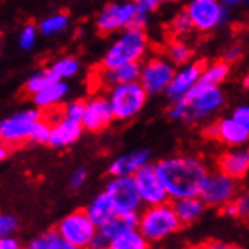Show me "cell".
<instances>
[{
  "label": "cell",
  "instance_id": "obj_12",
  "mask_svg": "<svg viewBox=\"0 0 249 249\" xmlns=\"http://www.w3.org/2000/svg\"><path fill=\"white\" fill-rule=\"evenodd\" d=\"M199 196L206 206L222 209L237 196V180L222 171L209 174Z\"/></svg>",
  "mask_w": 249,
  "mask_h": 249
},
{
  "label": "cell",
  "instance_id": "obj_2",
  "mask_svg": "<svg viewBox=\"0 0 249 249\" xmlns=\"http://www.w3.org/2000/svg\"><path fill=\"white\" fill-rule=\"evenodd\" d=\"M224 103L225 95L221 88H201L196 85L186 97L174 101L168 113L171 120L194 124L217 112Z\"/></svg>",
  "mask_w": 249,
  "mask_h": 249
},
{
  "label": "cell",
  "instance_id": "obj_16",
  "mask_svg": "<svg viewBox=\"0 0 249 249\" xmlns=\"http://www.w3.org/2000/svg\"><path fill=\"white\" fill-rule=\"evenodd\" d=\"M115 120V115L107 97H92L86 101V107L83 113L82 125L85 130L98 133V131L109 127V124Z\"/></svg>",
  "mask_w": 249,
  "mask_h": 249
},
{
  "label": "cell",
  "instance_id": "obj_49",
  "mask_svg": "<svg viewBox=\"0 0 249 249\" xmlns=\"http://www.w3.org/2000/svg\"><path fill=\"white\" fill-rule=\"evenodd\" d=\"M97 249H112L110 246H105V248H97Z\"/></svg>",
  "mask_w": 249,
  "mask_h": 249
},
{
  "label": "cell",
  "instance_id": "obj_22",
  "mask_svg": "<svg viewBox=\"0 0 249 249\" xmlns=\"http://www.w3.org/2000/svg\"><path fill=\"white\" fill-rule=\"evenodd\" d=\"M172 206L181 224L189 225L201 217L204 209H206V202L201 199V196H187V198L174 199Z\"/></svg>",
  "mask_w": 249,
  "mask_h": 249
},
{
  "label": "cell",
  "instance_id": "obj_18",
  "mask_svg": "<svg viewBox=\"0 0 249 249\" xmlns=\"http://www.w3.org/2000/svg\"><path fill=\"white\" fill-rule=\"evenodd\" d=\"M219 171L225 172L232 178H243L249 172V146H232L217 159Z\"/></svg>",
  "mask_w": 249,
  "mask_h": 249
},
{
  "label": "cell",
  "instance_id": "obj_40",
  "mask_svg": "<svg viewBox=\"0 0 249 249\" xmlns=\"http://www.w3.org/2000/svg\"><path fill=\"white\" fill-rule=\"evenodd\" d=\"M35 35H36V32H35L34 26L24 27V31L20 35V46L23 49H31L34 46V42H35Z\"/></svg>",
  "mask_w": 249,
  "mask_h": 249
},
{
  "label": "cell",
  "instance_id": "obj_24",
  "mask_svg": "<svg viewBox=\"0 0 249 249\" xmlns=\"http://www.w3.org/2000/svg\"><path fill=\"white\" fill-rule=\"evenodd\" d=\"M85 210L97 227H101L103 224H106L113 214H116V210L106 192L100 194Z\"/></svg>",
  "mask_w": 249,
  "mask_h": 249
},
{
  "label": "cell",
  "instance_id": "obj_6",
  "mask_svg": "<svg viewBox=\"0 0 249 249\" xmlns=\"http://www.w3.org/2000/svg\"><path fill=\"white\" fill-rule=\"evenodd\" d=\"M148 92L141 85V82L125 83L110 88L109 101L115 115V120L118 121H130L138 116L148 100Z\"/></svg>",
  "mask_w": 249,
  "mask_h": 249
},
{
  "label": "cell",
  "instance_id": "obj_46",
  "mask_svg": "<svg viewBox=\"0 0 249 249\" xmlns=\"http://www.w3.org/2000/svg\"><path fill=\"white\" fill-rule=\"evenodd\" d=\"M214 249H242L237 246H230V245H221V243H213Z\"/></svg>",
  "mask_w": 249,
  "mask_h": 249
},
{
  "label": "cell",
  "instance_id": "obj_38",
  "mask_svg": "<svg viewBox=\"0 0 249 249\" xmlns=\"http://www.w3.org/2000/svg\"><path fill=\"white\" fill-rule=\"evenodd\" d=\"M232 118L236 120L239 124H242L245 128L249 130V106L248 105H243V106H239L234 109L232 112Z\"/></svg>",
  "mask_w": 249,
  "mask_h": 249
},
{
  "label": "cell",
  "instance_id": "obj_39",
  "mask_svg": "<svg viewBox=\"0 0 249 249\" xmlns=\"http://www.w3.org/2000/svg\"><path fill=\"white\" fill-rule=\"evenodd\" d=\"M243 54V47L240 46V44H232V46H230L225 53H224V57H222V61L231 64V62H236L239 61L240 57Z\"/></svg>",
  "mask_w": 249,
  "mask_h": 249
},
{
  "label": "cell",
  "instance_id": "obj_47",
  "mask_svg": "<svg viewBox=\"0 0 249 249\" xmlns=\"http://www.w3.org/2000/svg\"><path fill=\"white\" fill-rule=\"evenodd\" d=\"M243 88H246V89H249V71L246 72V76L243 77Z\"/></svg>",
  "mask_w": 249,
  "mask_h": 249
},
{
  "label": "cell",
  "instance_id": "obj_28",
  "mask_svg": "<svg viewBox=\"0 0 249 249\" xmlns=\"http://www.w3.org/2000/svg\"><path fill=\"white\" fill-rule=\"evenodd\" d=\"M168 29H169L171 36L175 38V39H181L186 35H189L192 31H195L194 26H192V21H190V18L187 16L186 9L175 14V16L169 21Z\"/></svg>",
  "mask_w": 249,
  "mask_h": 249
},
{
  "label": "cell",
  "instance_id": "obj_7",
  "mask_svg": "<svg viewBox=\"0 0 249 249\" xmlns=\"http://www.w3.org/2000/svg\"><path fill=\"white\" fill-rule=\"evenodd\" d=\"M186 12L195 31L209 34L228 21V8L221 0H189Z\"/></svg>",
  "mask_w": 249,
  "mask_h": 249
},
{
  "label": "cell",
  "instance_id": "obj_10",
  "mask_svg": "<svg viewBox=\"0 0 249 249\" xmlns=\"http://www.w3.org/2000/svg\"><path fill=\"white\" fill-rule=\"evenodd\" d=\"M41 118L39 110H24L0 123V141L9 146V150L24 145L32 138L36 121Z\"/></svg>",
  "mask_w": 249,
  "mask_h": 249
},
{
  "label": "cell",
  "instance_id": "obj_27",
  "mask_svg": "<svg viewBox=\"0 0 249 249\" xmlns=\"http://www.w3.org/2000/svg\"><path fill=\"white\" fill-rule=\"evenodd\" d=\"M165 56L168 57V59L175 67H181V65H186L189 62H192L194 50L183 39H175V38H172L168 42L166 49H165Z\"/></svg>",
  "mask_w": 249,
  "mask_h": 249
},
{
  "label": "cell",
  "instance_id": "obj_8",
  "mask_svg": "<svg viewBox=\"0 0 249 249\" xmlns=\"http://www.w3.org/2000/svg\"><path fill=\"white\" fill-rule=\"evenodd\" d=\"M54 230L64 240L83 249H89L98 234V227L91 221L86 210L70 213L56 225Z\"/></svg>",
  "mask_w": 249,
  "mask_h": 249
},
{
  "label": "cell",
  "instance_id": "obj_3",
  "mask_svg": "<svg viewBox=\"0 0 249 249\" xmlns=\"http://www.w3.org/2000/svg\"><path fill=\"white\" fill-rule=\"evenodd\" d=\"M150 49L148 35L143 27H130L120 34L103 57V68H113L124 64H141Z\"/></svg>",
  "mask_w": 249,
  "mask_h": 249
},
{
  "label": "cell",
  "instance_id": "obj_4",
  "mask_svg": "<svg viewBox=\"0 0 249 249\" xmlns=\"http://www.w3.org/2000/svg\"><path fill=\"white\" fill-rule=\"evenodd\" d=\"M148 14L139 11L133 0L130 2H113L100 11L95 26L100 34L109 35L123 32L130 27H145Z\"/></svg>",
  "mask_w": 249,
  "mask_h": 249
},
{
  "label": "cell",
  "instance_id": "obj_36",
  "mask_svg": "<svg viewBox=\"0 0 249 249\" xmlns=\"http://www.w3.org/2000/svg\"><path fill=\"white\" fill-rule=\"evenodd\" d=\"M136 3V6L139 8V11L145 12V14H150L154 12L160 5H165V3H171L175 2V0H133Z\"/></svg>",
  "mask_w": 249,
  "mask_h": 249
},
{
  "label": "cell",
  "instance_id": "obj_30",
  "mask_svg": "<svg viewBox=\"0 0 249 249\" xmlns=\"http://www.w3.org/2000/svg\"><path fill=\"white\" fill-rule=\"evenodd\" d=\"M54 82H59V80L56 79V76L50 71V68H49V70H44V71H41V72H36V74H34L31 79L27 80V83H26V86H24V91H26L27 94L35 95V94H38L39 91L46 89L47 86H50V85L54 83Z\"/></svg>",
  "mask_w": 249,
  "mask_h": 249
},
{
  "label": "cell",
  "instance_id": "obj_14",
  "mask_svg": "<svg viewBox=\"0 0 249 249\" xmlns=\"http://www.w3.org/2000/svg\"><path fill=\"white\" fill-rule=\"evenodd\" d=\"M206 136L228 146H242L249 142V130L239 124L232 116L221 118L206 128Z\"/></svg>",
  "mask_w": 249,
  "mask_h": 249
},
{
  "label": "cell",
  "instance_id": "obj_31",
  "mask_svg": "<svg viewBox=\"0 0 249 249\" xmlns=\"http://www.w3.org/2000/svg\"><path fill=\"white\" fill-rule=\"evenodd\" d=\"M79 68H80V64L76 57H64V59L54 62L50 71L56 76L57 80H64V79H68L77 74Z\"/></svg>",
  "mask_w": 249,
  "mask_h": 249
},
{
  "label": "cell",
  "instance_id": "obj_26",
  "mask_svg": "<svg viewBox=\"0 0 249 249\" xmlns=\"http://www.w3.org/2000/svg\"><path fill=\"white\" fill-rule=\"evenodd\" d=\"M109 246L112 249H148L150 242L145 239L139 228H131L112 239Z\"/></svg>",
  "mask_w": 249,
  "mask_h": 249
},
{
  "label": "cell",
  "instance_id": "obj_32",
  "mask_svg": "<svg viewBox=\"0 0 249 249\" xmlns=\"http://www.w3.org/2000/svg\"><path fill=\"white\" fill-rule=\"evenodd\" d=\"M70 20H68V16L65 12H57L54 16L49 17L44 20L41 24H39V29L44 35H54V34H59V32H64L67 26H68Z\"/></svg>",
  "mask_w": 249,
  "mask_h": 249
},
{
  "label": "cell",
  "instance_id": "obj_13",
  "mask_svg": "<svg viewBox=\"0 0 249 249\" xmlns=\"http://www.w3.org/2000/svg\"><path fill=\"white\" fill-rule=\"evenodd\" d=\"M133 178L136 181L141 199L145 206H156V204L168 202L169 196L162 180H160L156 165L146 163L133 175Z\"/></svg>",
  "mask_w": 249,
  "mask_h": 249
},
{
  "label": "cell",
  "instance_id": "obj_48",
  "mask_svg": "<svg viewBox=\"0 0 249 249\" xmlns=\"http://www.w3.org/2000/svg\"><path fill=\"white\" fill-rule=\"evenodd\" d=\"M195 249H214V246H213V243H210V245H202V246H198V248H195Z\"/></svg>",
  "mask_w": 249,
  "mask_h": 249
},
{
  "label": "cell",
  "instance_id": "obj_45",
  "mask_svg": "<svg viewBox=\"0 0 249 249\" xmlns=\"http://www.w3.org/2000/svg\"><path fill=\"white\" fill-rule=\"evenodd\" d=\"M9 146L8 145H5L2 141H0V162H2V160H5L6 159V156L9 154Z\"/></svg>",
  "mask_w": 249,
  "mask_h": 249
},
{
  "label": "cell",
  "instance_id": "obj_1",
  "mask_svg": "<svg viewBox=\"0 0 249 249\" xmlns=\"http://www.w3.org/2000/svg\"><path fill=\"white\" fill-rule=\"evenodd\" d=\"M169 199L199 196L209 177V169L199 157L172 156L156 163Z\"/></svg>",
  "mask_w": 249,
  "mask_h": 249
},
{
  "label": "cell",
  "instance_id": "obj_21",
  "mask_svg": "<svg viewBox=\"0 0 249 249\" xmlns=\"http://www.w3.org/2000/svg\"><path fill=\"white\" fill-rule=\"evenodd\" d=\"M103 82L113 88L118 85L139 82L141 77V64H124L113 68H103Z\"/></svg>",
  "mask_w": 249,
  "mask_h": 249
},
{
  "label": "cell",
  "instance_id": "obj_23",
  "mask_svg": "<svg viewBox=\"0 0 249 249\" xmlns=\"http://www.w3.org/2000/svg\"><path fill=\"white\" fill-rule=\"evenodd\" d=\"M228 74H230V64L225 61H216L209 65H204L199 82L196 85L201 88H219L221 83L225 82Z\"/></svg>",
  "mask_w": 249,
  "mask_h": 249
},
{
  "label": "cell",
  "instance_id": "obj_11",
  "mask_svg": "<svg viewBox=\"0 0 249 249\" xmlns=\"http://www.w3.org/2000/svg\"><path fill=\"white\" fill-rule=\"evenodd\" d=\"M116 213H139L142 199L133 177H112L106 190Z\"/></svg>",
  "mask_w": 249,
  "mask_h": 249
},
{
  "label": "cell",
  "instance_id": "obj_25",
  "mask_svg": "<svg viewBox=\"0 0 249 249\" xmlns=\"http://www.w3.org/2000/svg\"><path fill=\"white\" fill-rule=\"evenodd\" d=\"M68 92V86L62 80L54 82L50 86H47L46 89L39 91L38 94L34 95L35 105L41 109H49L57 106V103L67 95Z\"/></svg>",
  "mask_w": 249,
  "mask_h": 249
},
{
  "label": "cell",
  "instance_id": "obj_17",
  "mask_svg": "<svg viewBox=\"0 0 249 249\" xmlns=\"http://www.w3.org/2000/svg\"><path fill=\"white\" fill-rule=\"evenodd\" d=\"M150 159L151 151L146 148L124 153L109 165V174L112 177H133L142 166L150 163Z\"/></svg>",
  "mask_w": 249,
  "mask_h": 249
},
{
  "label": "cell",
  "instance_id": "obj_35",
  "mask_svg": "<svg viewBox=\"0 0 249 249\" xmlns=\"http://www.w3.org/2000/svg\"><path fill=\"white\" fill-rule=\"evenodd\" d=\"M85 107H86V101L83 100H74L68 103L65 107H64V115L68 116L71 120H76V121H80L83 120V113H85Z\"/></svg>",
  "mask_w": 249,
  "mask_h": 249
},
{
  "label": "cell",
  "instance_id": "obj_34",
  "mask_svg": "<svg viewBox=\"0 0 249 249\" xmlns=\"http://www.w3.org/2000/svg\"><path fill=\"white\" fill-rule=\"evenodd\" d=\"M17 227H18V221L16 216L0 212V239L12 236L16 232Z\"/></svg>",
  "mask_w": 249,
  "mask_h": 249
},
{
  "label": "cell",
  "instance_id": "obj_19",
  "mask_svg": "<svg viewBox=\"0 0 249 249\" xmlns=\"http://www.w3.org/2000/svg\"><path fill=\"white\" fill-rule=\"evenodd\" d=\"M83 131V125L80 121L71 120L68 116L62 115L52 124L49 145L54 148H64L71 143H74Z\"/></svg>",
  "mask_w": 249,
  "mask_h": 249
},
{
  "label": "cell",
  "instance_id": "obj_37",
  "mask_svg": "<svg viewBox=\"0 0 249 249\" xmlns=\"http://www.w3.org/2000/svg\"><path fill=\"white\" fill-rule=\"evenodd\" d=\"M49 237H50V249H83V248H79L76 245H72L67 240H64L59 234L56 232V230H52L47 232Z\"/></svg>",
  "mask_w": 249,
  "mask_h": 249
},
{
  "label": "cell",
  "instance_id": "obj_42",
  "mask_svg": "<svg viewBox=\"0 0 249 249\" xmlns=\"http://www.w3.org/2000/svg\"><path fill=\"white\" fill-rule=\"evenodd\" d=\"M23 249H50V237L49 234H42V236H38L35 239H32L26 245V248Z\"/></svg>",
  "mask_w": 249,
  "mask_h": 249
},
{
  "label": "cell",
  "instance_id": "obj_20",
  "mask_svg": "<svg viewBox=\"0 0 249 249\" xmlns=\"http://www.w3.org/2000/svg\"><path fill=\"white\" fill-rule=\"evenodd\" d=\"M139 225V213H116L113 214L106 224L98 227V232L103 237H106L110 243L112 239L120 236L121 232L138 228Z\"/></svg>",
  "mask_w": 249,
  "mask_h": 249
},
{
  "label": "cell",
  "instance_id": "obj_41",
  "mask_svg": "<svg viewBox=\"0 0 249 249\" xmlns=\"http://www.w3.org/2000/svg\"><path fill=\"white\" fill-rule=\"evenodd\" d=\"M88 180V171L85 168H79L72 172L71 178H70V186L71 189H80Z\"/></svg>",
  "mask_w": 249,
  "mask_h": 249
},
{
  "label": "cell",
  "instance_id": "obj_44",
  "mask_svg": "<svg viewBox=\"0 0 249 249\" xmlns=\"http://www.w3.org/2000/svg\"><path fill=\"white\" fill-rule=\"evenodd\" d=\"M221 2L227 6V8H236L245 2H248V0H221Z\"/></svg>",
  "mask_w": 249,
  "mask_h": 249
},
{
  "label": "cell",
  "instance_id": "obj_33",
  "mask_svg": "<svg viewBox=\"0 0 249 249\" xmlns=\"http://www.w3.org/2000/svg\"><path fill=\"white\" fill-rule=\"evenodd\" d=\"M50 131H52V123L41 112V118L36 121V124L34 127L31 141L32 142H36V143H49Z\"/></svg>",
  "mask_w": 249,
  "mask_h": 249
},
{
  "label": "cell",
  "instance_id": "obj_43",
  "mask_svg": "<svg viewBox=\"0 0 249 249\" xmlns=\"http://www.w3.org/2000/svg\"><path fill=\"white\" fill-rule=\"evenodd\" d=\"M0 249H23L20 242L16 237H2L0 239Z\"/></svg>",
  "mask_w": 249,
  "mask_h": 249
},
{
  "label": "cell",
  "instance_id": "obj_29",
  "mask_svg": "<svg viewBox=\"0 0 249 249\" xmlns=\"http://www.w3.org/2000/svg\"><path fill=\"white\" fill-rule=\"evenodd\" d=\"M222 210L227 216L249 221V192L237 195L231 202L224 206Z\"/></svg>",
  "mask_w": 249,
  "mask_h": 249
},
{
  "label": "cell",
  "instance_id": "obj_15",
  "mask_svg": "<svg viewBox=\"0 0 249 249\" xmlns=\"http://www.w3.org/2000/svg\"><path fill=\"white\" fill-rule=\"evenodd\" d=\"M204 65H206L204 62H189L186 65H181L175 71V74L165 92L172 103L186 97L196 86L201 77V72L204 70Z\"/></svg>",
  "mask_w": 249,
  "mask_h": 249
},
{
  "label": "cell",
  "instance_id": "obj_5",
  "mask_svg": "<svg viewBox=\"0 0 249 249\" xmlns=\"http://www.w3.org/2000/svg\"><path fill=\"white\" fill-rule=\"evenodd\" d=\"M181 221L169 202L146 206L139 214V231L148 242H160L181 228Z\"/></svg>",
  "mask_w": 249,
  "mask_h": 249
},
{
  "label": "cell",
  "instance_id": "obj_9",
  "mask_svg": "<svg viewBox=\"0 0 249 249\" xmlns=\"http://www.w3.org/2000/svg\"><path fill=\"white\" fill-rule=\"evenodd\" d=\"M175 71L177 68L165 54H154L141 64L139 82L150 95H157L166 92Z\"/></svg>",
  "mask_w": 249,
  "mask_h": 249
}]
</instances>
